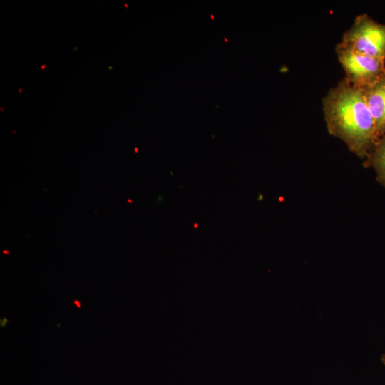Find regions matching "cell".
Listing matches in <instances>:
<instances>
[{"mask_svg":"<svg viewBox=\"0 0 385 385\" xmlns=\"http://www.w3.org/2000/svg\"><path fill=\"white\" fill-rule=\"evenodd\" d=\"M364 166L373 168L376 180L385 187V135L376 141L372 151L364 160Z\"/></svg>","mask_w":385,"mask_h":385,"instance_id":"obj_5","label":"cell"},{"mask_svg":"<svg viewBox=\"0 0 385 385\" xmlns=\"http://www.w3.org/2000/svg\"><path fill=\"white\" fill-rule=\"evenodd\" d=\"M224 39H225V41L226 42L228 41L227 39L226 38H224Z\"/></svg>","mask_w":385,"mask_h":385,"instance_id":"obj_9","label":"cell"},{"mask_svg":"<svg viewBox=\"0 0 385 385\" xmlns=\"http://www.w3.org/2000/svg\"><path fill=\"white\" fill-rule=\"evenodd\" d=\"M335 51L345 71L344 78L355 87L371 86L385 75L384 61L357 52L341 42Z\"/></svg>","mask_w":385,"mask_h":385,"instance_id":"obj_3","label":"cell"},{"mask_svg":"<svg viewBox=\"0 0 385 385\" xmlns=\"http://www.w3.org/2000/svg\"><path fill=\"white\" fill-rule=\"evenodd\" d=\"M9 322V319L6 317L1 318L0 319V327L1 328H4Z\"/></svg>","mask_w":385,"mask_h":385,"instance_id":"obj_6","label":"cell"},{"mask_svg":"<svg viewBox=\"0 0 385 385\" xmlns=\"http://www.w3.org/2000/svg\"><path fill=\"white\" fill-rule=\"evenodd\" d=\"M322 105L329 133L341 139L351 152L365 160L377 137L363 88L354 86L344 78L329 89Z\"/></svg>","mask_w":385,"mask_h":385,"instance_id":"obj_1","label":"cell"},{"mask_svg":"<svg viewBox=\"0 0 385 385\" xmlns=\"http://www.w3.org/2000/svg\"><path fill=\"white\" fill-rule=\"evenodd\" d=\"M72 304H74L77 308H81V303L79 299H75L72 301Z\"/></svg>","mask_w":385,"mask_h":385,"instance_id":"obj_7","label":"cell"},{"mask_svg":"<svg viewBox=\"0 0 385 385\" xmlns=\"http://www.w3.org/2000/svg\"><path fill=\"white\" fill-rule=\"evenodd\" d=\"M381 361H382L383 363L385 364V354H383V355H382Z\"/></svg>","mask_w":385,"mask_h":385,"instance_id":"obj_8","label":"cell"},{"mask_svg":"<svg viewBox=\"0 0 385 385\" xmlns=\"http://www.w3.org/2000/svg\"><path fill=\"white\" fill-rule=\"evenodd\" d=\"M363 90L374 121L378 140L385 135V75Z\"/></svg>","mask_w":385,"mask_h":385,"instance_id":"obj_4","label":"cell"},{"mask_svg":"<svg viewBox=\"0 0 385 385\" xmlns=\"http://www.w3.org/2000/svg\"><path fill=\"white\" fill-rule=\"evenodd\" d=\"M340 42L357 52L385 61V24L375 21L367 14L354 19Z\"/></svg>","mask_w":385,"mask_h":385,"instance_id":"obj_2","label":"cell"},{"mask_svg":"<svg viewBox=\"0 0 385 385\" xmlns=\"http://www.w3.org/2000/svg\"><path fill=\"white\" fill-rule=\"evenodd\" d=\"M211 18H212V19H214V16H213L212 15H211Z\"/></svg>","mask_w":385,"mask_h":385,"instance_id":"obj_10","label":"cell"}]
</instances>
